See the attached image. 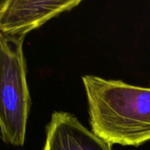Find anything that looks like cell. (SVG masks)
Returning <instances> with one entry per match:
<instances>
[{
	"mask_svg": "<svg viewBox=\"0 0 150 150\" xmlns=\"http://www.w3.org/2000/svg\"><path fill=\"white\" fill-rule=\"evenodd\" d=\"M91 131L110 145L150 141V88L83 76Z\"/></svg>",
	"mask_w": 150,
	"mask_h": 150,
	"instance_id": "1",
	"label": "cell"
},
{
	"mask_svg": "<svg viewBox=\"0 0 150 150\" xmlns=\"http://www.w3.org/2000/svg\"><path fill=\"white\" fill-rule=\"evenodd\" d=\"M24 39L3 35L0 47V136L17 147L25 143L31 108Z\"/></svg>",
	"mask_w": 150,
	"mask_h": 150,
	"instance_id": "2",
	"label": "cell"
},
{
	"mask_svg": "<svg viewBox=\"0 0 150 150\" xmlns=\"http://www.w3.org/2000/svg\"><path fill=\"white\" fill-rule=\"evenodd\" d=\"M81 0H4L0 2V33L25 38L48 20L72 10Z\"/></svg>",
	"mask_w": 150,
	"mask_h": 150,
	"instance_id": "3",
	"label": "cell"
},
{
	"mask_svg": "<svg viewBox=\"0 0 150 150\" xmlns=\"http://www.w3.org/2000/svg\"><path fill=\"white\" fill-rule=\"evenodd\" d=\"M46 130L43 150H112V145L69 112H54Z\"/></svg>",
	"mask_w": 150,
	"mask_h": 150,
	"instance_id": "4",
	"label": "cell"
},
{
	"mask_svg": "<svg viewBox=\"0 0 150 150\" xmlns=\"http://www.w3.org/2000/svg\"><path fill=\"white\" fill-rule=\"evenodd\" d=\"M2 37H3V35H2V33H0V47H1V41H2Z\"/></svg>",
	"mask_w": 150,
	"mask_h": 150,
	"instance_id": "5",
	"label": "cell"
}]
</instances>
